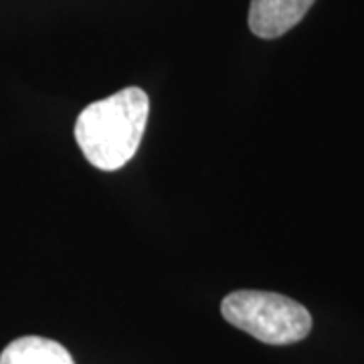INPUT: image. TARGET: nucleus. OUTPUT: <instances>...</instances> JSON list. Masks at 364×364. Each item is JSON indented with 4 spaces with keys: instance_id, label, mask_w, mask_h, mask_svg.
I'll return each instance as SVG.
<instances>
[{
    "instance_id": "1",
    "label": "nucleus",
    "mask_w": 364,
    "mask_h": 364,
    "mask_svg": "<svg viewBox=\"0 0 364 364\" xmlns=\"http://www.w3.org/2000/svg\"><path fill=\"white\" fill-rule=\"evenodd\" d=\"M150 116V100L140 87H126L90 104L75 122L83 156L104 172L124 168L136 156Z\"/></svg>"
},
{
    "instance_id": "2",
    "label": "nucleus",
    "mask_w": 364,
    "mask_h": 364,
    "mask_svg": "<svg viewBox=\"0 0 364 364\" xmlns=\"http://www.w3.org/2000/svg\"><path fill=\"white\" fill-rule=\"evenodd\" d=\"M223 318L263 344H296L312 332V316L296 299L273 291L239 289L221 304Z\"/></svg>"
},
{
    "instance_id": "3",
    "label": "nucleus",
    "mask_w": 364,
    "mask_h": 364,
    "mask_svg": "<svg viewBox=\"0 0 364 364\" xmlns=\"http://www.w3.org/2000/svg\"><path fill=\"white\" fill-rule=\"evenodd\" d=\"M316 0H251L249 28L259 39H277L298 25Z\"/></svg>"
},
{
    "instance_id": "4",
    "label": "nucleus",
    "mask_w": 364,
    "mask_h": 364,
    "mask_svg": "<svg viewBox=\"0 0 364 364\" xmlns=\"http://www.w3.org/2000/svg\"><path fill=\"white\" fill-rule=\"evenodd\" d=\"M0 364H75V360L65 346L55 340L23 336L2 350Z\"/></svg>"
}]
</instances>
